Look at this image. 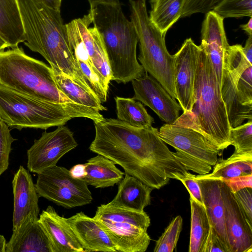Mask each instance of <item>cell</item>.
I'll return each mask as SVG.
<instances>
[{
	"mask_svg": "<svg viewBox=\"0 0 252 252\" xmlns=\"http://www.w3.org/2000/svg\"><path fill=\"white\" fill-rule=\"evenodd\" d=\"M93 122L95 136L89 150L152 189H160L171 179L180 181L188 172L152 126L135 127L113 118Z\"/></svg>",
	"mask_w": 252,
	"mask_h": 252,
	"instance_id": "6da1fadb",
	"label": "cell"
},
{
	"mask_svg": "<svg viewBox=\"0 0 252 252\" xmlns=\"http://www.w3.org/2000/svg\"><path fill=\"white\" fill-rule=\"evenodd\" d=\"M18 1L24 30V44L42 56L52 69L63 72L92 91L74 57L61 11L34 0Z\"/></svg>",
	"mask_w": 252,
	"mask_h": 252,
	"instance_id": "7a4b0ae2",
	"label": "cell"
},
{
	"mask_svg": "<svg viewBox=\"0 0 252 252\" xmlns=\"http://www.w3.org/2000/svg\"><path fill=\"white\" fill-rule=\"evenodd\" d=\"M199 46L191 112L183 113L173 124L196 129L222 150L230 145L231 127L214 67L204 47Z\"/></svg>",
	"mask_w": 252,
	"mask_h": 252,
	"instance_id": "3957f363",
	"label": "cell"
},
{
	"mask_svg": "<svg viewBox=\"0 0 252 252\" xmlns=\"http://www.w3.org/2000/svg\"><path fill=\"white\" fill-rule=\"evenodd\" d=\"M89 11L105 47L112 80L126 84L145 75L136 56L138 40L135 29L121 5H99Z\"/></svg>",
	"mask_w": 252,
	"mask_h": 252,
	"instance_id": "277c9868",
	"label": "cell"
},
{
	"mask_svg": "<svg viewBox=\"0 0 252 252\" xmlns=\"http://www.w3.org/2000/svg\"><path fill=\"white\" fill-rule=\"evenodd\" d=\"M78 117L96 121L104 118L98 110L73 103H57L27 95L0 85V120L8 127L46 129L64 125Z\"/></svg>",
	"mask_w": 252,
	"mask_h": 252,
	"instance_id": "5b68a950",
	"label": "cell"
},
{
	"mask_svg": "<svg viewBox=\"0 0 252 252\" xmlns=\"http://www.w3.org/2000/svg\"><path fill=\"white\" fill-rule=\"evenodd\" d=\"M0 85L49 102L74 103L57 86L52 68L18 47L0 51Z\"/></svg>",
	"mask_w": 252,
	"mask_h": 252,
	"instance_id": "8992f818",
	"label": "cell"
},
{
	"mask_svg": "<svg viewBox=\"0 0 252 252\" xmlns=\"http://www.w3.org/2000/svg\"><path fill=\"white\" fill-rule=\"evenodd\" d=\"M146 0H129L130 20L135 29L140 53L138 59L145 71L157 80L174 98V55L168 52L164 35L151 22Z\"/></svg>",
	"mask_w": 252,
	"mask_h": 252,
	"instance_id": "52a82bcc",
	"label": "cell"
},
{
	"mask_svg": "<svg viewBox=\"0 0 252 252\" xmlns=\"http://www.w3.org/2000/svg\"><path fill=\"white\" fill-rule=\"evenodd\" d=\"M117 252H144L151 241L147 230L151 220L144 211H134L107 204L98 206L93 217Z\"/></svg>",
	"mask_w": 252,
	"mask_h": 252,
	"instance_id": "ba28073f",
	"label": "cell"
},
{
	"mask_svg": "<svg viewBox=\"0 0 252 252\" xmlns=\"http://www.w3.org/2000/svg\"><path fill=\"white\" fill-rule=\"evenodd\" d=\"M159 138L173 147V154L188 171L199 175L209 173L221 150L199 131L174 124H165L158 131Z\"/></svg>",
	"mask_w": 252,
	"mask_h": 252,
	"instance_id": "9c48e42d",
	"label": "cell"
},
{
	"mask_svg": "<svg viewBox=\"0 0 252 252\" xmlns=\"http://www.w3.org/2000/svg\"><path fill=\"white\" fill-rule=\"evenodd\" d=\"M35 186L39 197L66 208L87 205L93 200L87 184L62 166L55 165L37 173Z\"/></svg>",
	"mask_w": 252,
	"mask_h": 252,
	"instance_id": "30bf717a",
	"label": "cell"
},
{
	"mask_svg": "<svg viewBox=\"0 0 252 252\" xmlns=\"http://www.w3.org/2000/svg\"><path fill=\"white\" fill-rule=\"evenodd\" d=\"M77 146L73 133L64 125L52 131H45L27 151V167L37 174L56 165L64 155Z\"/></svg>",
	"mask_w": 252,
	"mask_h": 252,
	"instance_id": "8fae6325",
	"label": "cell"
},
{
	"mask_svg": "<svg viewBox=\"0 0 252 252\" xmlns=\"http://www.w3.org/2000/svg\"><path fill=\"white\" fill-rule=\"evenodd\" d=\"M250 65L244 55L236 50L228 52L223 62L221 94L231 128L242 125L246 120H252V108L241 105L236 92L237 81Z\"/></svg>",
	"mask_w": 252,
	"mask_h": 252,
	"instance_id": "7c38bea8",
	"label": "cell"
},
{
	"mask_svg": "<svg viewBox=\"0 0 252 252\" xmlns=\"http://www.w3.org/2000/svg\"><path fill=\"white\" fill-rule=\"evenodd\" d=\"M200 50V46L189 38L174 55L175 90L184 114L190 113L193 105L194 83Z\"/></svg>",
	"mask_w": 252,
	"mask_h": 252,
	"instance_id": "4fadbf2b",
	"label": "cell"
},
{
	"mask_svg": "<svg viewBox=\"0 0 252 252\" xmlns=\"http://www.w3.org/2000/svg\"><path fill=\"white\" fill-rule=\"evenodd\" d=\"M131 82L134 99L150 107L165 124L177 120L181 106L154 78L145 74Z\"/></svg>",
	"mask_w": 252,
	"mask_h": 252,
	"instance_id": "5bb4252c",
	"label": "cell"
},
{
	"mask_svg": "<svg viewBox=\"0 0 252 252\" xmlns=\"http://www.w3.org/2000/svg\"><path fill=\"white\" fill-rule=\"evenodd\" d=\"M223 193L225 226L230 252H251L252 224L234 193L224 182Z\"/></svg>",
	"mask_w": 252,
	"mask_h": 252,
	"instance_id": "9a60e30c",
	"label": "cell"
},
{
	"mask_svg": "<svg viewBox=\"0 0 252 252\" xmlns=\"http://www.w3.org/2000/svg\"><path fill=\"white\" fill-rule=\"evenodd\" d=\"M224 18L213 11L206 13L201 27V44L214 67L221 88L223 64L229 45L223 25Z\"/></svg>",
	"mask_w": 252,
	"mask_h": 252,
	"instance_id": "2e32d148",
	"label": "cell"
},
{
	"mask_svg": "<svg viewBox=\"0 0 252 252\" xmlns=\"http://www.w3.org/2000/svg\"><path fill=\"white\" fill-rule=\"evenodd\" d=\"M13 194V230L29 215L38 218L39 195L29 171L20 166L12 180Z\"/></svg>",
	"mask_w": 252,
	"mask_h": 252,
	"instance_id": "e0dca14e",
	"label": "cell"
},
{
	"mask_svg": "<svg viewBox=\"0 0 252 252\" xmlns=\"http://www.w3.org/2000/svg\"><path fill=\"white\" fill-rule=\"evenodd\" d=\"M200 187L203 205L213 229L230 252L224 222V201L222 180L200 178L194 175Z\"/></svg>",
	"mask_w": 252,
	"mask_h": 252,
	"instance_id": "ac0fdd59",
	"label": "cell"
},
{
	"mask_svg": "<svg viewBox=\"0 0 252 252\" xmlns=\"http://www.w3.org/2000/svg\"><path fill=\"white\" fill-rule=\"evenodd\" d=\"M5 252H53V250L38 218L29 215L13 230Z\"/></svg>",
	"mask_w": 252,
	"mask_h": 252,
	"instance_id": "d6986e66",
	"label": "cell"
},
{
	"mask_svg": "<svg viewBox=\"0 0 252 252\" xmlns=\"http://www.w3.org/2000/svg\"><path fill=\"white\" fill-rule=\"evenodd\" d=\"M90 59L99 76L103 88L108 92L112 76L105 47L100 34L94 26L92 13H89L82 18L75 19Z\"/></svg>",
	"mask_w": 252,
	"mask_h": 252,
	"instance_id": "ffe728a7",
	"label": "cell"
},
{
	"mask_svg": "<svg viewBox=\"0 0 252 252\" xmlns=\"http://www.w3.org/2000/svg\"><path fill=\"white\" fill-rule=\"evenodd\" d=\"M38 220L47 234L53 252H86L66 220L51 206L39 215Z\"/></svg>",
	"mask_w": 252,
	"mask_h": 252,
	"instance_id": "44dd1931",
	"label": "cell"
},
{
	"mask_svg": "<svg viewBox=\"0 0 252 252\" xmlns=\"http://www.w3.org/2000/svg\"><path fill=\"white\" fill-rule=\"evenodd\" d=\"M86 252H117L110 238L94 218L80 212L66 218Z\"/></svg>",
	"mask_w": 252,
	"mask_h": 252,
	"instance_id": "7402d4cb",
	"label": "cell"
},
{
	"mask_svg": "<svg viewBox=\"0 0 252 252\" xmlns=\"http://www.w3.org/2000/svg\"><path fill=\"white\" fill-rule=\"evenodd\" d=\"M69 42L76 61L83 73L85 80L101 102L106 101L108 92L92 63L79 32L76 19L66 24Z\"/></svg>",
	"mask_w": 252,
	"mask_h": 252,
	"instance_id": "603a6c76",
	"label": "cell"
},
{
	"mask_svg": "<svg viewBox=\"0 0 252 252\" xmlns=\"http://www.w3.org/2000/svg\"><path fill=\"white\" fill-rule=\"evenodd\" d=\"M153 189L137 178L125 173L119 182L117 194L109 202L112 205L142 212L151 203Z\"/></svg>",
	"mask_w": 252,
	"mask_h": 252,
	"instance_id": "cb8c5ba5",
	"label": "cell"
},
{
	"mask_svg": "<svg viewBox=\"0 0 252 252\" xmlns=\"http://www.w3.org/2000/svg\"><path fill=\"white\" fill-rule=\"evenodd\" d=\"M84 164L85 174L81 179L96 188L113 187L125 175L113 161L100 155L89 158Z\"/></svg>",
	"mask_w": 252,
	"mask_h": 252,
	"instance_id": "d4e9b609",
	"label": "cell"
},
{
	"mask_svg": "<svg viewBox=\"0 0 252 252\" xmlns=\"http://www.w3.org/2000/svg\"><path fill=\"white\" fill-rule=\"evenodd\" d=\"M0 37L12 48L25 41L18 0H0Z\"/></svg>",
	"mask_w": 252,
	"mask_h": 252,
	"instance_id": "484cf974",
	"label": "cell"
},
{
	"mask_svg": "<svg viewBox=\"0 0 252 252\" xmlns=\"http://www.w3.org/2000/svg\"><path fill=\"white\" fill-rule=\"evenodd\" d=\"M52 71L57 86L73 102L99 111L107 110L94 93L86 89L63 72L53 69Z\"/></svg>",
	"mask_w": 252,
	"mask_h": 252,
	"instance_id": "4316f807",
	"label": "cell"
},
{
	"mask_svg": "<svg viewBox=\"0 0 252 252\" xmlns=\"http://www.w3.org/2000/svg\"><path fill=\"white\" fill-rule=\"evenodd\" d=\"M186 0H151L149 19L164 35L181 17Z\"/></svg>",
	"mask_w": 252,
	"mask_h": 252,
	"instance_id": "83f0119b",
	"label": "cell"
},
{
	"mask_svg": "<svg viewBox=\"0 0 252 252\" xmlns=\"http://www.w3.org/2000/svg\"><path fill=\"white\" fill-rule=\"evenodd\" d=\"M252 174V153L235 154L217 162L212 172L197 175L200 178L224 180Z\"/></svg>",
	"mask_w": 252,
	"mask_h": 252,
	"instance_id": "f1b7e54d",
	"label": "cell"
},
{
	"mask_svg": "<svg viewBox=\"0 0 252 252\" xmlns=\"http://www.w3.org/2000/svg\"><path fill=\"white\" fill-rule=\"evenodd\" d=\"M190 233L189 252H202L211 225L204 205L190 197Z\"/></svg>",
	"mask_w": 252,
	"mask_h": 252,
	"instance_id": "f546056e",
	"label": "cell"
},
{
	"mask_svg": "<svg viewBox=\"0 0 252 252\" xmlns=\"http://www.w3.org/2000/svg\"><path fill=\"white\" fill-rule=\"evenodd\" d=\"M117 119L135 127L152 126L154 118L148 113L143 104L132 98L114 97Z\"/></svg>",
	"mask_w": 252,
	"mask_h": 252,
	"instance_id": "4dcf8cb0",
	"label": "cell"
},
{
	"mask_svg": "<svg viewBox=\"0 0 252 252\" xmlns=\"http://www.w3.org/2000/svg\"><path fill=\"white\" fill-rule=\"evenodd\" d=\"M183 219L177 216L170 222L156 241L155 252H173L176 247L182 230Z\"/></svg>",
	"mask_w": 252,
	"mask_h": 252,
	"instance_id": "1f68e13d",
	"label": "cell"
},
{
	"mask_svg": "<svg viewBox=\"0 0 252 252\" xmlns=\"http://www.w3.org/2000/svg\"><path fill=\"white\" fill-rule=\"evenodd\" d=\"M229 141L235 148L233 153H252V120L231 128Z\"/></svg>",
	"mask_w": 252,
	"mask_h": 252,
	"instance_id": "d6a6232c",
	"label": "cell"
},
{
	"mask_svg": "<svg viewBox=\"0 0 252 252\" xmlns=\"http://www.w3.org/2000/svg\"><path fill=\"white\" fill-rule=\"evenodd\" d=\"M213 11L224 18L252 17V0H222Z\"/></svg>",
	"mask_w": 252,
	"mask_h": 252,
	"instance_id": "836d02e7",
	"label": "cell"
},
{
	"mask_svg": "<svg viewBox=\"0 0 252 252\" xmlns=\"http://www.w3.org/2000/svg\"><path fill=\"white\" fill-rule=\"evenodd\" d=\"M236 92L240 103L252 108V65L241 74L236 84Z\"/></svg>",
	"mask_w": 252,
	"mask_h": 252,
	"instance_id": "e575fe53",
	"label": "cell"
},
{
	"mask_svg": "<svg viewBox=\"0 0 252 252\" xmlns=\"http://www.w3.org/2000/svg\"><path fill=\"white\" fill-rule=\"evenodd\" d=\"M15 140L10 133L9 127L0 120V175L8 167L11 145Z\"/></svg>",
	"mask_w": 252,
	"mask_h": 252,
	"instance_id": "d590c367",
	"label": "cell"
},
{
	"mask_svg": "<svg viewBox=\"0 0 252 252\" xmlns=\"http://www.w3.org/2000/svg\"><path fill=\"white\" fill-rule=\"evenodd\" d=\"M222 0H186L181 17L189 16L192 14L207 13L213 11Z\"/></svg>",
	"mask_w": 252,
	"mask_h": 252,
	"instance_id": "8d00e7d4",
	"label": "cell"
},
{
	"mask_svg": "<svg viewBox=\"0 0 252 252\" xmlns=\"http://www.w3.org/2000/svg\"><path fill=\"white\" fill-rule=\"evenodd\" d=\"M252 189L246 188L234 193L248 221L251 224H252Z\"/></svg>",
	"mask_w": 252,
	"mask_h": 252,
	"instance_id": "74e56055",
	"label": "cell"
},
{
	"mask_svg": "<svg viewBox=\"0 0 252 252\" xmlns=\"http://www.w3.org/2000/svg\"><path fill=\"white\" fill-rule=\"evenodd\" d=\"M233 193L246 188H252V174L222 180Z\"/></svg>",
	"mask_w": 252,
	"mask_h": 252,
	"instance_id": "f35d334b",
	"label": "cell"
},
{
	"mask_svg": "<svg viewBox=\"0 0 252 252\" xmlns=\"http://www.w3.org/2000/svg\"><path fill=\"white\" fill-rule=\"evenodd\" d=\"M184 184L189 193L190 197L203 204L200 187L194 175L188 171L185 177L180 180Z\"/></svg>",
	"mask_w": 252,
	"mask_h": 252,
	"instance_id": "ab89813d",
	"label": "cell"
},
{
	"mask_svg": "<svg viewBox=\"0 0 252 252\" xmlns=\"http://www.w3.org/2000/svg\"><path fill=\"white\" fill-rule=\"evenodd\" d=\"M202 252H228L220 239L212 227L204 245Z\"/></svg>",
	"mask_w": 252,
	"mask_h": 252,
	"instance_id": "60d3db41",
	"label": "cell"
},
{
	"mask_svg": "<svg viewBox=\"0 0 252 252\" xmlns=\"http://www.w3.org/2000/svg\"><path fill=\"white\" fill-rule=\"evenodd\" d=\"M90 6V10H94L99 5H119L121 3L119 0H88Z\"/></svg>",
	"mask_w": 252,
	"mask_h": 252,
	"instance_id": "b9f144b4",
	"label": "cell"
},
{
	"mask_svg": "<svg viewBox=\"0 0 252 252\" xmlns=\"http://www.w3.org/2000/svg\"><path fill=\"white\" fill-rule=\"evenodd\" d=\"M242 51L248 61L252 64V35H249Z\"/></svg>",
	"mask_w": 252,
	"mask_h": 252,
	"instance_id": "7bdbcfd3",
	"label": "cell"
},
{
	"mask_svg": "<svg viewBox=\"0 0 252 252\" xmlns=\"http://www.w3.org/2000/svg\"><path fill=\"white\" fill-rule=\"evenodd\" d=\"M70 171L77 178L81 179L85 174L84 164H77L72 167Z\"/></svg>",
	"mask_w": 252,
	"mask_h": 252,
	"instance_id": "ee69618b",
	"label": "cell"
},
{
	"mask_svg": "<svg viewBox=\"0 0 252 252\" xmlns=\"http://www.w3.org/2000/svg\"><path fill=\"white\" fill-rule=\"evenodd\" d=\"M40 2L46 6L54 9L61 11L63 0H34Z\"/></svg>",
	"mask_w": 252,
	"mask_h": 252,
	"instance_id": "f6af8a7d",
	"label": "cell"
},
{
	"mask_svg": "<svg viewBox=\"0 0 252 252\" xmlns=\"http://www.w3.org/2000/svg\"><path fill=\"white\" fill-rule=\"evenodd\" d=\"M240 28L247 32L248 35H252V18L250 19L248 22L245 24L240 25Z\"/></svg>",
	"mask_w": 252,
	"mask_h": 252,
	"instance_id": "bcb514c9",
	"label": "cell"
},
{
	"mask_svg": "<svg viewBox=\"0 0 252 252\" xmlns=\"http://www.w3.org/2000/svg\"><path fill=\"white\" fill-rule=\"evenodd\" d=\"M6 240L3 235L0 234V252H5Z\"/></svg>",
	"mask_w": 252,
	"mask_h": 252,
	"instance_id": "7dc6e473",
	"label": "cell"
},
{
	"mask_svg": "<svg viewBox=\"0 0 252 252\" xmlns=\"http://www.w3.org/2000/svg\"><path fill=\"white\" fill-rule=\"evenodd\" d=\"M7 47H9L8 44L0 37V51L4 50Z\"/></svg>",
	"mask_w": 252,
	"mask_h": 252,
	"instance_id": "c3c4849f",
	"label": "cell"
}]
</instances>
